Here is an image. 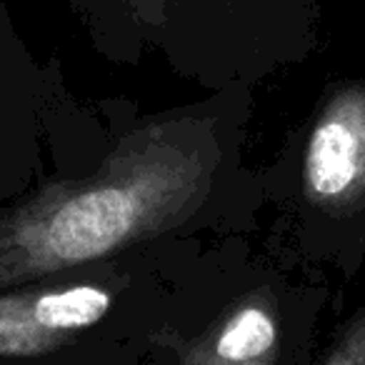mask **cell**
<instances>
[{
    "label": "cell",
    "mask_w": 365,
    "mask_h": 365,
    "mask_svg": "<svg viewBox=\"0 0 365 365\" xmlns=\"http://www.w3.org/2000/svg\"><path fill=\"white\" fill-rule=\"evenodd\" d=\"M113 293L98 285H56L0 293V355L33 358L73 343L108 315Z\"/></svg>",
    "instance_id": "3"
},
{
    "label": "cell",
    "mask_w": 365,
    "mask_h": 365,
    "mask_svg": "<svg viewBox=\"0 0 365 365\" xmlns=\"http://www.w3.org/2000/svg\"><path fill=\"white\" fill-rule=\"evenodd\" d=\"M278 315L263 290L238 300L203 338L180 345L182 365H275Z\"/></svg>",
    "instance_id": "4"
},
{
    "label": "cell",
    "mask_w": 365,
    "mask_h": 365,
    "mask_svg": "<svg viewBox=\"0 0 365 365\" xmlns=\"http://www.w3.org/2000/svg\"><path fill=\"white\" fill-rule=\"evenodd\" d=\"M323 365H365V313L345 328Z\"/></svg>",
    "instance_id": "5"
},
{
    "label": "cell",
    "mask_w": 365,
    "mask_h": 365,
    "mask_svg": "<svg viewBox=\"0 0 365 365\" xmlns=\"http://www.w3.org/2000/svg\"><path fill=\"white\" fill-rule=\"evenodd\" d=\"M213 153L168 125L135 130L83 180L0 213V290L108 258L188 218L208 195Z\"/></svg>",
    "instance_id": "1"
},
{
    "label": "cell",
    "mask_w": 365,
    "mask_h": 365,
    "mask_svg": "<svg viewBox=\"0 0 365 365\" xmlns=\"http://www.w3.org/2000/svg\"><path fill=\"white\" fill-rule=\"evenodd\" d=\"M305 198L330 213L365 203V86L333 93L308 135L303 160Z\"/></svg>",
    "instance_id": "2"
}]
</instances>
